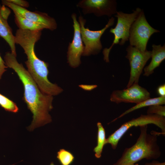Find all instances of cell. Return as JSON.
Wrapping results in <instances>:
<instances>
[{
    "instance_id": "cell-23",
    "label": "cell",
    "mask_w": 165,
    "mask_h": 165,
    "mask_svg": "<svg viewBox=\"0 0 165 165\" xmlns=\"http://www.w3.org/2000/svg\"><path fill=\"white\" fill-rule=\"evenodd\" d=\"M157 92L160 96H165V84L160 85L157 88Z\"/></svg>"
},
{
    "instance_id": "cell-3",
    "label": "cell",
    "mask_w": 165,
    "mask_h": 165,
    "mask_svg": "<svg viewBox=\"0 0 165 165\" xmlns=\"http://www.w3.org/2000/svg\"><path fill=\"white\" fill-rule=\"evenodd\" d=\"M142 10L137 8L131 13L117 11L115 15L117 18L116 24L114 28H112L110 30V32L114 35L113 42L109 48H105L103 51L104 59L106 62H109V53L113 46L118 44L123 46L128 41L131 27Z\"/></svg>"
},
{
    "instance_id": "cell-8",
    "label": "cell",
    "mask_w": 165,
    "mask_h": 165,
    "mask_svg": "<svg viewBox=\"0 0 165 165\" xmlns=\"http://www.w3.org/2000/svg\"><path fill=\"white\" fill-rule=\"evenodd\" d=\"M150 93L146 89L138 83H134L126 89L114 91L111 95L110 100L117 104L124 102L136 104L150 98Z\"/></svg>"
},
{
    "instance_id": "cell-21",
    "label": "cell",
    "mask_w": 165,
    "mask_h": 165,
    "mask_svg": "<svg viewBox=\"0 0 165 165\" xmlns=\"http://www.w3.org/2000/svg\"><path fill=\"white\" fill-rule=\"evenodd\" d=\"M1 13L2 16L4 19L7 20L10 13V10L5 6L2 5L1 8Z\"/></svg>"
},
{
    "instance_id": "cell-20",
    "label": "cell",
    "mask_w": 165,
    "mask_h": 165,
    "mask_svg": "<svg viewBox=\"0 0 165 165\" xmlns=\"http://www.w3.org/2000/svg\"><path fill=\"white\" fill-rule=\"evenodd\" d=\"M7 1L19 6L24 8H28L29 6V2L25 0H7Z\"/></svg>"
},
{
    "instance_id": "cell-17",
    "label": "cell",
    "mask_w": 165,
    "mask_h": 165,
    "mask_svg": "<svg viewBox=\"0 0 165 165\" xmlns=\"http://www.w3.org/2000/svg\"><path fill=\"white\" fill-rule=\"evenodd\" d=\"M57 157L62 165H70L75 159L71 152L64 149H60L57 152Z\"/></svg>"
},
{
    "instance_id": "cell-10",
    "label": "cell",
    "mask_w": 165,
    "mask_h": 165,
    "mask_svg": "<svg viewBox=\"0 0 165 165\" xmlns=\"http://www.w3.org/2000/svg\"><path fill=\"white\" fill-rule=\"evenodd\" d=\"M71 17L73 20L74 33L72 41L69 43L68 47L67 61L71 67L76 68L81 64V57L84 46L81 38L80 25L76 19V14L72 13Z\"/></svg>"
},
{
    "instance_id": "cell-26",
    "label": "cell",
    "mask_w": 165,
    "mask_h": 165,
    "mask_svg": "<svg viewBox=\"0 0 165 165\" xmlns=\"http://www.w3.org/2000/svg\"><path fill=\"white\" fill-rule=\"evenodd\" d=\"M132 165H139L138 163L134 164Z\"/></svg>"
},
{
    "instance_id": "cell-5",
    "label": "cell",
    "mask_w": 165,
    "mask_h": 165,
    "mask_svg": "<svg viewBox=\"0 0 165 165\" xmlns=\"http://www.w3.org/2000/svg\"><path fill=\"white\" fill-rule=\"evenodd\" d=\"M115 19L112 17L109 19L107 24L101 30L92 31L88 28H85L86 20L80 15L79 17L81 38L84 44L82 56H88L96 55L100 52L102 48L101 38L106 30L113 25Z\"/></svg>"
},
{
    "instance_id": "cell-24",
    "label": "cell",
    "mask_w": 165,
    "mask_h": 165,
    "mask_svg": "<svg viewBox=\"0 0 165 165\" xmlns=\"http://www.w3.org/2000/svg\"><path fill=\"white\" fill-rule=\"evenodd\" d=\"M145 165H165V162L160 163L158 161L154 160L151 162L146 163Z\"/></svg>"
},
{
    "instance_id": "cell-4",
    "label": "cell",
    "mask_w": 165,
    "mask_h": 165,
    "mask_svg": "<svg viewBox=\"0 0 165 165\" xmlns=\"http://www.w3.org/2000/svg\"><path fill=\"white\" fill-rule=\"evenodd\" d=\"M152 124L159 127L162 134L165 135V118L156 114H141L136 118L123 124L118 129L106 139L105 145L110 144L112 148L115 149L118 142L124 134L131 127Z\"/></svg>"
},
{
    "instance_id": "cell-1",
    "label": "cell",
    "mask_w": 165,
    "mask_h": 165,
    "mask_svg": "<svg viewBox=\"0 0 165 165\" xmlns=\"http://www.w3.org/2000/svg\"><path fill=\"white\" fill-rule=\"evenodd\" d=\"M6 65L16 72L21 81L24 92L23 100L33 114V120L28 129L36 127L51 121L49 112L53 108V96L46 94L39 89L28 70L17 61L11 52L6 53L4 57Z\"/></svg>"
},
{
    "instance_id": "cell-14",
    "label": "cell",
    "mask_w": 165,
    "mask_h": 165,
    "mask_svg": "<svg viewBox=\"0 0 165 165\" xmlns=\"http://www.w3.org/2000/svg\"><path fill=\"white\" fill-rule=\"evenodd\" d=\"M13 11L14 14L15 21L19 29L31 31H42L46 29L44 25L28 20L16 12Z\"/></svg>"
},
{
    "instance_id": "cell-15",
    "label": "cell",
    "mask_w": 165,
    "mask_h": 165,
    "mask_svg": "<svg viewBox=\"0 0 165 165\" xmlns=\"http://www.w3.org/2000/svg\"><path fill=\"white\" fill-rule=\"evenodd\" d=\"M165 104V96H160L157 97L149 98L139 103L136 104L134 106L127 110L119 116L114 119L112 122H113L121 118L125 115L138 109L147 106H149L155 105H162Z\"/></svg>"
},
{
    "instance_id": "cell-19",
    "label": "cell",
    "mask_w": 165,
    "mask_h": 165,
    "mask_svg": "<svg viewBox=\"0 0 165 165\" xmlns=\"http://www.w3.org/2000/svg\"><path fill=\"white\" fill-rule=\"evenodd\" d=\"M147 114H156L162 116H165V106L160 105H155L148 107Z\"/></svg>"
},
{
    "instance_id": "cell-6",
    "label": "cell",
    "mask_w": 165,
    "mask_h": 165,
    "mask_svg": "<svg viewBox=\"0 0 165 165\" xmlns=\"http://www.w3.org/2000/svg\"><path fill=\"white\" fill-rule=\"evenodd\" d=\"M160 31L152 28L147 21L142 10L130 28L129 40L130 45L140 51L146 50V46L151 36Z\"/></svg>"
},
{
    "instance_id": "cell-2",
    "label": "cell",
    "mask_w": 165,
    "mask_h": 165,
    "mask_svg": "<svg viewBox=\"0 0 165 165\" xmlns=\"http://www.w3.org/2000/svg\"><path fill=\"white\" fill-rule=\"evenodd\" d=\"M140 133L135 143L125 149L120 158L112 165H132L143 159H156L160 157L161 151L158 137L161 132L155 131L148 133V125L139 126Z\"/></svg>"
},
{
    "instance_id": "cell-16",
    "label": "cell",
    "mask_w": 165,
    "mask_h": 165,
    "mask_svg": "<svg viewBox=\"0 0 165 165\" xmlns=\"http://www.w3.org/2000/svg\"><path fill=\"white\" fill-rule=\"evenodd\" d=\"M97 126L98 128L97 145L93 150L95 152V157L99 158L101 156L104 146L105 145L106 134L105 129L101 123L98 122Z\"/></svg>"
},
{
    "instance_id": "cell-25",
    "label": "cell",
    "mask_w": 165,
    "mask_h": 165,
    "mask_svg": "<svg viewBox=\"0 0 165 165\" xmlns=\"http://www.w3.org/2000/svg\"><path fill=\"white\" fill-rule=\"evenodd\" d=\"M49 165H55L54 164V163H53V162H52L50 163V164Z\"/></svg>"
},
{
    "instance_id": "cell-12",
    "label": "cell",
    "mask_w": 165,
    "mask_h": 165,
    "mask_svg": "<svg viewBox=\"0 0 165 165\" xmlns=\"http://www.w3.org/2000/svg\"><path fill=\"white\" fill-rule=\"evenodd\" d=\"M151 61L150 64L144 68L143 75L148 76L154 72L155 69L159 67L165 59V46L160 45H152L151 51Z\"/></svg>"
},
{
    "instance_id": "cell-11",
    "label": "cell",
    "mask_w": 165,
    "mask_h": 165,
    "mask_svg": "<svg viewBox=\"0 0 165 165\" xmlns=\"http://www.w3.org/2000/svg\"><path fill=\"white\" fill-rule=\"evenodd\" d=\"M2 3L27 19L44 25L47 29L53 31L57 28V23L55 19L46 13L30 11L24 8L9 2L7 0H2Z\"/></svg>"
},
{
    "instance_id": "cell-18",
    "label": "cell",
    "mask_w": 165,
    "mask_h": 165,
    "mask_svg": "<svg viewBox=\"0 0 165 165\" xmlns=\"http://www.w3.org/2000/svg\"><path fill=\"white\" fill-rule=\"evenodd\" d=\"M0 106L5 110L9 112L16 113L19 110L15 102L0 93Z\"/></svg>"
},
{
    "instance_id": "cell-13",
    "label": "cell",
    "mask_w": 165,
    "mask_h": 165,
    "mask_svg": "<svg viewBox=\"0 0 165 165\" xmlns=\"http://www.w3.org/2000/svg\"><path fill=\"white\" fill-rule=\"evenodd\" d=\"M2 6L0 3V37L2 38L9 46L11 52L16 57L15 36L12 30L7 22L2 16L1 13Z\"/></svg>"
},
{
    "instance_id": "cell-9",
    "label": "cell",
    "mask_w": 165,
    "mask_h": 165,
    "mask_svg": "<svg viewBox=\"0 0 165 165\" xmlns=\"http://www.w3.org/2000/svg\"><path fill=\"white\" fill-rule=\"evenodd\" d=\"M84 14L93 13L97 16L111 17L116 13L117 3L114 0H82L77 4Z\"/></svg>"
},
{
    "instance_id": "cell-22",
    "label": "cell",
    "mask_w": 165,
    "mask_h": 165,
    "mask_svg": "<svg viewBox=\"0 0 165 165\" xmlns=\"http://www.w3.org/2000/svg\"><path fill=\"white\" fill-rule=\"evenodd\" d=\"M8 68L6 65L5 61L0 55V79H1L3 73L6 71V68Z\"/></svg>"
},
{
    "instance_id": "cell-7",
    "label": "cell",
    "mask_w": 165,
    "mask_h": 165,
    "mask_svg": "<svg viewBox=\"0 0 165 165\" xmlns=\"http://www.w3.org/2000/svg\"><path fill=\"white\" fill-rule=\"evenodd\" d=\"M126 57L129 61L130 71V77L127 86L128 88L134 83H138L140 76L147 62L151 57V51H142L130 45L126 49Z\"/></svg>"
}]
</instances>
